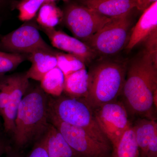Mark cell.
Segmentation results:
<instances>
[{"label": "cell", "mask_w": 157, "mask_h": 157, "mask_svg": "<svg viewBox=\"0 0 157 157\" xmlns=\"http://www.w3.org/2000/svg\"><path fill=\"white\" fill-rule=\"evenodd\" d=\"M121 94L125 108L134 114L148 117L154 107L156 109L157 63L144 49L128 63Z\"/></svg>", "instance_id": "1"}, {"label": "cell", "mask_w": 157, "mask_h": 157, "mask_svg": "<svg viewBox=\"0 0 157 157\" xmlns=\"http://www.w3.org/2000/svg\"><path fill=\"white\" fill-rule=\"evenodd\" d=\"M48 101V95L39 86L24 96L17 109L13 133L18 146L39 140L48 132L51 124Z\"/></svg>", "instance_id": "2"}, {"label": "cell", "mask_w": 157, "mask_h": 157, "mask_svg": "<svg viewBox=\"0 0 157 157\" xmlns=\"http://www.w3.org/2000/svg\"><path fill=\"white\" fill-rule=\"evenodd\" d=\"M128 63L102 59L91 67L88 72V87L86 102L92 109L115 101L121 94Z\"/></svg>", "instance_id": "3"}, {"label": "cell", "mask_w": 157, "mask_h": 157, "mask_svg": "<svg viewBox=\"0 0 157 157\" xmlns=\"http://www.w3.org/2000/svg\"><path fill=\"white\" fill-rule=\"evenodd\" d=\"M48 117L80 127L102 143L107 139L97 122L93 109L83 98L48 95Z\"/></svg>", "instance_id": "4"}, {"label": "cell", "mask_w": 157, "mask_h": 157, "mask_svg": "<svg viewBox=\"0 0 157 157\" xmlns=\"http://www.w3.org/2000/svg\"><path fill=\"white\" fill-rule=\"evenodd\" d=\"M131 13L113 18L86 42L97 56H113L125 48L133 28Z\"/></svg>", "instance_id": "5"}, {"label": "cell", "mask_w": 157, "mask_h": 157, "mask_svg": "<svg viewBox=\"0 0 157 157\" xmlns=\"http://www.w3.org/2000/svg\"><path fill=\"white\" fill-rule=\"evenodd\" d=\"M112 18L77 3L69 4L63 12V20L67 28L75 38L85 43Z\"/></svg>", "instance_id": "6"}, {"label": "cell", "mask_w": 157, "mask_h": 157, "mask_svg": "<svg viewBox=\"0 0 157 157\" xmlns=\"http://www.w3.org/2000/svg\"><path fill=\"white\" fill-rule=\"evenodd\" d=\"M38 28L33 23L25 21L16 29L3 36L0 44L11 53L28 55L39 49L55 51L44 41Z\"/></svg>", "instance_id": "7"}, {"label": "cell", "mask_w": 157, "mask_h": 157, "mask_svg": "<svg viewBox=\"0 0 157 157\" xmlns=\"http://www.w3.org/2000/svg\"><path fill=\"white\" fill-rule=\"evenodd\" d=\"M95 117L102 132L117 146L123 135L131 126L124 105L115 101L94 109Z\"/></svg>", "instance_id": "8"}, {"label": "cell", "mask_w": 157, "mask_h": 157, "mask_svg": "<svg viewBox=\"0 0 157 157\" xmlns=\"http://www.w3.org/2000/svg\"><path fill=\"white\" fill-rule=\"evenodd\" d=\"M49 122L56 128L75 154L92 155L100 153L105 144L93 137L80 127L66 123L53 118Z\"/></svg>", "instance_id": "9"}, {"label": "cell", "mask_w": 157, "mask_h": 157, "mask_svg": "<svg viewBox=\"0 0 157 157\" xmlns=\"http://www.w3.org/2000/svg\"><path fill=\"white\" fill-rule=\"evenodd\" d=\"M41 28L48 36L53 47L74 56L85 65L92 61L98 56L95 52L86 43L69 36L63 31L57 30L55 28Z\"/></svg>", "instance_id": "10"}, {"label": "cell", "mask_w": 157, "mask_h": 157, "mask_svg": "<svg viewBox=\"0 0 157 157\" xmlns=\"http://www.w3.org/2000/svg\"><path fill=\"white\" fill-rule=\"evenodd\" d=\"M29 79L25 73L11 75V94L1 115L3 118L6 133L13 134L14 132L17 109L24 96L29 90Z\"/></svg>", "instance_id": "11"}, {"label": "cell", "mask_w": 157, "mask_h": 157, "mask_svg": "<svg viewBox=\"0 0 157 157\" xmlns=\"http://www.w3.org/2000/svg\"><path fill=\"white\" fill-rule=\"evenodd\" d=\"M157 29V2L143 12L135 26L132 28L128 42L126 47L130 52L143 42L149 35Z\"/></svg>", "instance_id": "12"}, {"label": "cell", "mask_w": 157, "mask_h": 157, "mask_svg": "<svg viewBox=\"0 0 157 157\" xmlns=\"http://www.w3.org/2000/svg\"><path fill=\"white\" fill-rule=\"evenodd\" d=\"M82 5L109 17H120L131 12L137 0H79Z\"/></svg>", "instance_id": "13"}, {"label": "cell", "mask_w": 157, "mask_h": 157, "mask_svg": "<svg viewBox=\"0 0 157 157\" xmlns=\"http://www.w3.org/2000/svg\"><path fill=\"white\" fill-rule=\"evenodd\" d=\"M56 51L39 49L28 54L31 67L25 73L29 79L40 81L43 76L53 68L56 67L57 61Z\"/></svg>", "instance_id": "14"}, {"label": "cell", "mask_w": 157, "mask_h": 157, "mask_svg": "<svg viewBox=\"0 0 157 157\" xmlns=\"http://www.w3.org/2000/svg\"><path fill=\"white\" fill-rule=\"evenodd\" d=\"M138 147L144 151H157V123L153 119H145L134 127Z\"/></svg>", "instance_id": "15"}, {"label": "cell", "mask_w": 157, "mask_h": 157, "mask_svg": "<svg viewBox=\"0 0 157 157\" xmlns=\"http://www.w3.org/2000/svg\"><path fill=\"white\" fill-rule=\"evenodd\" d=\"M88 73L86 68L65 76L63 92L73 98H84L88 87Z\"/></svg>", "instance_id": "16"}, {"label": "cell", "mask_w": 157, "mask_h": 157, "mask_svg": "<svg viewBox=\"0 0 157 157\" xmlns=\"http://www.w3.org/2000/svg\"><path fill=\"white\" fill-rule=\"evenodd\" d=\"M47 135L48 157H73L75 155V153L61 133L51 124L47 132Z\"/></svg>", "instance_id": "17"}, {"label": "cell", "mask_w": 157, "mask_h": 157, "mask_svg": "<svg viewBox=\"0 0 157 157\" xmlns=\"http://www.w3.org/2000/svg\"><path fill=\"white\" fill-rule=\"evenodd\" d=\"M40 82V87L48 95L59 97L63 92L65 76L58 67L46 73Z\"/></svg>", "instance_id": "18"}, {"label": "cell", "mask_w": 157, "mask_h": 157, "mask_svg": "<svg viewBox=\"0 0 157 157\" xmlns=\"http://www.w3.org/2000/svg\"><path fill=\"white\" fill-rule=\"evenodd\" d=\"M63 19V13L53 4L46 3L40 8L37 17L39 27L54 29Z\"/></svg>", "instance_id": "19"}, {"label": "cell", "mask_w": 157, "mask_h": 157, "mask_svg": "<svg viewBox=\"0 0 157 157\" xmlns=\"http://www.w3.org/2000/svg\"><path fill=\"white\" fill-rule=\"evenodd\" d=\"M138 147L135 129L131 127L125 132L118 144L117 157H137Z\"/></svg>", "instance_id": "20"}, {"label": "cell", "mask_w": 157, "mask_h": 157, "mask_svg": "<svg viewBox=\"0 0 157 157\" xmlns=\"http://www.w3.org/2000/svg\"><path fill=\"white\" fill-rule=\"evenodd\" d=\"M58 1L68 2L70 0H21L16 6L19 12L18 17L21 21H29L43 5Z\"/></svg>", "instance_id": "21"}, {"label": "cell", "mask_w": 157, "mask_h": 157, "mask_svg": "<svg viewBox=\"0 0 157 157\" xmlns=\"http://www.w3.org/2000/svg\"><path fill=\"white\" fill-rule=\"evenodd\" d=\"M58 67L64 76L78 70L86 68L85 64L80 59L69 53L56 51Z\"/></svg>", "instance_id": "22"}, {"label": "cell", "mask_w": 157, "mask_h": 157, "mask_svg": "<svg viewBox=\"0 0 157 157\" xmlns=\"http://www.w3.org/2000/svg\"><path fill=\"white\" fill-rule=\"evenodd\" d=\"M28 54L0 51V76L15 70L27 59Z\"/></svg>", "instance_id": "23"}, {"label": "cell", "mask_w": 157, "mask_h": 157, "mask_svg": "<svg viewBox=\"0 0 157 157\" xmlns=\"http://www.w3.org/2000/svg\"><path fill=\"white\" fill-rule=\"evenodd\" d=\"M11 88V75L0 76V116L8 102Z\"/></svg>", "instance_id": "24"}, {"label": "cell", "mask_w": 157, "mask_h": 157, "mask_svg": "<svg viewBox=\"0 0 157 157\" xmlns=\"http://www.w3.org/2000/svg\"><path fill=\"white\" fill-rule=\"evenodd\" d=\"M143 42L144 50L150 56L153 60L157 63V29L149 35Z\"/></svg>", "instance_id": "25"}, {"label": "cell", "mask_w": 157, "mask_h": 157, "mask_svg": "<svg viewBox=\"0 0 157 157\" xmlns=\"http://www.w3.org/2000/svg\"><path fill=\"white\" fill-rule=\"evenodd\" d=\"M47 132L38 140L29 157H48L47 152Z\"/></svg>", "instance_id": "26"}, {"label": "cell", "mask_w": 157, "mask_h": 157, "mask_svg": "<svg viewBox=\"0 0 157 157\" xmlns=\"http://www.w3.org/2000/svg\"><path fill=\"white\" fill-rule=\"evenodd\" d=\"M157 0H137L136 7L137 10L144 11L152 5L157 2Z\"/></svg>", "instance_id": "27"}, {"label": "cell", "mask_w": 157, "mask_h": 157, "mask_svg": "<svg viewBox=\"0 0 157 157\" xmlns=\"http://www.w3.org/2000/svg\"><path fill=\"white\" fill-rule=\"evenodd\" d=\"M6 150V143L2 140H0V157L5 152Z\"/></svg>", "instance_id": "28"}, {"label": "cell", "mask_w": 157, "mask_h": 157, "mask_svg": "<svg viewBox=\"0 0 157 157\" xmlns=\"http://www.w3.org/2000/svg\"><path fill=\"white\" fill-rule=\"evenodd\" d=\"M7 157H18V156H17V155H9Z\"/></svg>", "instance_id": "29"}, {"label": "cell", "mask_w": 157, "mask_h": 157, "mask_svg": "<svg viewBox=\"0 0 157 157\" xmlns=\"http://www.w3.org/2000/svg\"><path fill=\"white\" fill-rule=\"evenodd\" d=\"M2 0H0V3L1 2H2Z\"/></svg>", "instance_id": "30"}]
</instances>
